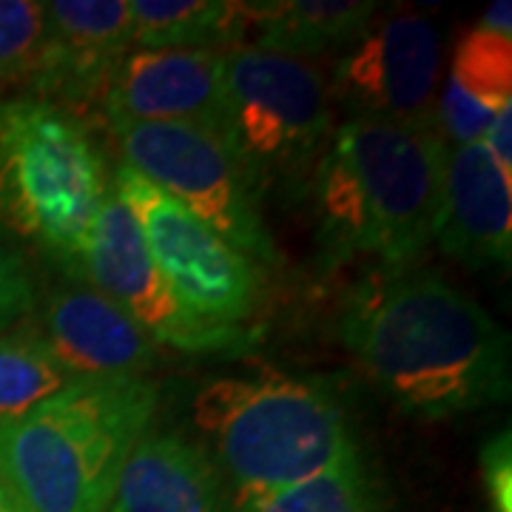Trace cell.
<instances>
[{
  "label": "cell",
  "mask_w": 512,
  "mask_h": 512,
  "mask_svg": "<svg viewBox=\"0 0 512 512\" xmlns=\"http://www.w3.org/2000/svg\"><path fill=\"white\" fill-rule=\"evenodd\" d=\"M339 336L410 416L450 419L510 399V333L439 271L370 274L348 299Z\"/></svg>",
  "instance_id": "cell-1"
},
{
  "label": "cell",
  "mask_w": 512,
  "mask_h": 512,
  "mask_svg": "<svg viewBox=\"0 0 512 512\" xmlns=\"http://www.w3.org/2000/svg\"><path fill=\"white\" fill-rule=\"evenodd\" d=\"M447 140L439 128L348 120L333 131L311 194L322 262L402 274L433 242Z\"/></svg>",
  "instance_id": "cell-2"
},
{
  "label": "cell",
  "mask_w": 512,
  "mask_h": 512,
  "mask_svg": "<svg viewBox=\"0 0 512 512\" xmlns=\"http://www.w3.org/2000/svg\"><path fill=\"white\" fill-rule=\"evenodd\" d=\"M148 379L77 382L0 421V481L20 512H109L117 476L157 413Z\"/></svg>",
  "instance_id": "cell-3"
},
{
  "label": "cell",
  "mask_w": 512,
  "mask_h": 512,
  "mask_svg": "<svg viewBox=\"0 0 512 512\" xmlns=\"http://www.w3.org/2000/svg\"><path fill=\"white\" fill-rule=\"evenodd\" d=\"M191 424L234 507L316 476L356 447L333 387L274 370L202 382Z\"/></svg>",
  "instance_id": "cell-4"
},
{
  "label": "cell",
  "mask_w": 512,
  "mask_h": 512,
  "mask_svg": "<svg viewBox=\"0 0 512 512\" xmlns=\"http://www.w3.org/2000/svg\"><path fill=\"white\" fill-rule=\"evenodd\" d=\"M109 188L106 157L74 111L40 97L0 103V228L69 279Z\"/></svg>",
  "instance_id": "cell-5"
},
{
  "label": "cell",
  "mask_w": 512,
  "mask_h": 512,
  "mask_svg": "<svg viewBox=\"0 0 512 512\" xmlns=\"http://www.w3.org/2000/svg\"><path fill=\"white\" fill-rule=\"evenodd\" d=\"M225 143L256 194H311L333 137L328 74L305 57L234 46L222 52Z\"/></svg>",
  "instance_id": "cell-6"
},
{
  "label": "cell",
  "mask_w": 512,
  "mask_h": 512,
  "mask_svg": "<svg viewBox=\"0 0 512 512\" xmlns=\"http://www.w3.org/2000/svg\"><path fill=\"white\" fill-rule=\"evenodd\" d=\"M120 163L211 225L256 268L279 265L259 194L220 134L180 123L114 128Z\"/></svg>",
  "instance_id": "cell-7"
},
{
  "label": "cell",
  "mask_w": 512,
  "mask_h": 512,
  "mask_svg": "<svg viewBox=\"0 0 512 512\" xmlns=\"http://www.w3.org/2000/svg\"><path fill=\"white\" fill-rule=\"evenodd\" d=\"M111 191L140 225L157 271L191 311L222 325H245L254 316L262 276L248 256L128 165H117Z\"/></svg>",
  "instance_id": "cell-8"
},
{
  "label": "cell",
  "mask_w": 512,
  "mask_h": 512,
  "mask_svg": "<svg viewBox=\"0 0 512 512\" xmlns=\"http://www.w3.org/2000/svg\"><path fill=\"white\" fill-rule=\"evenodd\" d=\"M74 282H86L109 296L157 345L194 356L254 348L256 330L211 322L174 293L148 256L140 225L111 188L86 234Z\"/></svg>",
  "instance_id": "cell-9"
},
{
  "label": "cell",
  "mask_w": 512,
  "mask_h": 512,
  "mask_svg": "<svg viewBox=\"0 0 512 512\" xmlns=\"http://www.w3.org/2000/svg\"><path fill=\"white\" fill-rule=\"evenodd\" d=\"M439 69L441 43L433 20L419 12L376 15L365 35L333 63L330 103L348 120L439 128Z\"/></svg>",
  "instance_id": "cell-10"
},
{
  "label": "cell",
  "mask_w": 512,
  "mask_h": 512,
  "mask_svg": "<svg viewBox=\"0 0 512 512\" xmlns=\"http://www.w3.org/2000/svg\"><path fill=\"white\" fill-rule=\"evenodd\" d=\"M109 128L180 123L208 128L225 140L222 52L131 49L100 97Z\"/></svg>",
  "instance_id": "cell-11"
},
{
  "label": "cell",
  "mask_w": 512,
  "mask_h": 512,
  "mask_svg": "<svg viewBox=\"0 0 512 512\" xmlns=\"http://www.w3.org/2000/svg\"><path fill=\"white\" fill-rule=\"evenodd\" d=\"M32 328L80 382L146 379L157 362V342L86 282L66 279L57 285L37 308Z\"/></svg>",
  "instance_id": "cell-12"
},
{
  "label": "cell",
  "mask_w": 512,
  "mask_h": 512,
  "mask_svg": "<svg viewBox=\"0 0 512 512\" xmlns=\"http://www.w3.org/2000/svg\"><path fill=\"white\" fill-rule=\"evenodd\" d=\"M46 49L32 89L60 109L89 106L134 49L128 0H49Z\"/></svg>",
  "instance_id": "cell-13"
},
{
  "label": "cell",
  "mask_w": 512,
  "mask_h": 512,
  "mask_svg": "<svg viewBox=\"0 0 512 512\" xmlns=\"http://www.w3.org/2000/svg\"><path fill=\"white\" fill-rule=\"evenodd\" d=\"M433 239L456 262L507 268L512 259V180L484 143L447 148Z\"/></svg>",
  "instance_id": "cell-14"
},
{
  "label": "cell",
  "mask_w": 512,
  "mask_h": 512,
  "mask_svg": "<svg viewBox=\"0 0 512 512\" xmlns=\"http://www.w3.org/2000/svg\"><path fill=\"white\" fill-rule=\"evenodd\" d=\"M109 512H234V501L197 441L146 430L117 476Z\"/></svg>",
  "instance_id": "cell-15"
},
{
  "label": "cell",
  "mask_w": 512,
  "mask_h": 512,
  "mask_svg": "<svg viewBox=\"0 0 512 512\" xmlns=\"http://www.w3.org/2000/svg\"><path fill=\"white\" fill-rule=\"evenodd\" d=\"M379 3L365 0H265L248 3L254 40L248 46L291 57L350 49L376 18Z\"/></svg>",
  "instance_id": "cell-16"
},
{
  "label": "cell",
  "mask_w": 512,
  "mask_h": 512,
  "mask_svg": "<svg viewBox=\"0 0 512 512\" xmlns=\"http://www.w3.org/2000/svg\"><path fill=\"white\" fill-rule=\"evenodd\" d=\"M134 49L225 52L251 35L248 3L237 0H128Z\"/></svg>",
  "instance_id": "cell-17"
},
{
  "label": "cell",
  "mask_w": 512,
  "mask_h": 512,
  "mask_svg": "<svg viewBox=\"0 0 512 512\" xmlns=\"http://www.w3.org/2000/svg\"><path fill=\"white\" fill-rule=\"evenodd\" d=\"M234 512H376V481L356 444L322 473L237 504Z\"/></svg>",
  "instance_id": "cell-18"
},
{
  "label": "cell",
  "mask_w": 512,
  "mask_h": 512,
  "mask_svg": "<svg viewBox=\"0 0 512 512\" xmlns=\"http://www.w3.org/2000/svg\"><path fill=\"white\" fill-rule=\"evenodd\" d=\"M77 382L32 325L0 333V421L32 413Z\"/></svg>",
  "instance_id": "cell-19"
},
{
  "label": "cell",
  "mask_w": 512,
  "mask_h": 512,
  "mask_svg": "<svg viewBox=\"0 0 512 512\" xmlns=\"http://www.w3.org/2000/svg\"><path fill=\"white\" fill-rule=\"evenodd\" d=\"M447 86L490 114L512 103V35H498L478 23L456 43Z\"/></svg>",
  "instance_id": "cell-20"
},
{
  "label": "cell",
  "mask_w": 512,
  "mask_h": 512,
  "mask_svg": "<svg viewBox=\"0 0 512 512\" xmlns=\"http://www.w3.org/2000/svg\"><path fill=\"white\" fill-rule=\"evenodd\" d=\"M46 49L40 0H0V83H35Z\"/></svg>",
  "instance_id": "cell-21"
},
{
  "label": "cell",
  "mask_w": 512,
  "mask_h": 512,
  "mask_svg": "<svg viewBox=\"0 0 512 512\" xmlns=\"http://www.w3.org/2000/svg\"><path fill=\"white\" fill-rule=\"evenodd\" d=\"M37 293L32 274L12 239L0 231V333L18 328L23 316L35 311Z\"/></svg>",
  "instance_id": "cell-22"
},
{
  "label": "cell",
  "mask_w": 512,
  "mask_h": 512,
  "mask_svg": "<svg viewBox=\"0 0 512 512\" xmlns=\"http://www.w3.org/2000/svg\"><path fill=\"white\" fill-rule=\"evenodd\" d=\"M478 464H481V478L487 487V498L493 512H512V439L510 427L493 433L484 441L481 453H478Z\"/></svg>",
  "instance_id": "cell-23"
},
{
  "label": "cell",
  "mask_w": 512,
  "mask_h": 512,
  "mask_svg": "<svg viewBox=\"0 0 512 512\" xmlns=\"http://www.w3.org/2000/svg\"><path fill=\"white\" fill-rule=\"evenodd\" d=\"M484 148L493 157V163L501 168V174L512 180V103L495 114V120L484 134Z\"/></svg>",
  "instance_id": "cell-24"
},
{
  "label": "cell",
  "mask_w": 512,
  "mask_h": 512,
  "mask_svg": "<svg viewBox=\"0 0 512 512\" xmlns=\"http://www.w3.org/2000/svg\"><path fill=\"white\" fill-rule=\"evenodd\" d=\"M481 26H484V29H490V32H498V35H512V3L510 0H498V3H493V6L484 12Z\"/></svg>",
  "instance_id": "cell-25"
},
{
  "label": "cell",
  "mask_w": 512,
  "mask_h": 512,
  "mask_svg": "<svg viewBox=\"0 0 512 512\" xmlns=\"http://www.w3.org/2000/svg\"><path fill=\"white\" fill-rule=\"evenodd\" d=\"M0 512H20L18 501L12 498V493L3 487V481H0Z\"/></svg>",
  "instance_id": "cell-26"
}]
</instances>
